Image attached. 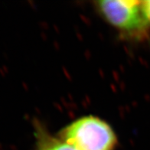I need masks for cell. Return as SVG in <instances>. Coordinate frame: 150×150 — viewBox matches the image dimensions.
<instances>
[{"instance_id":"obj_1","label":"cell","mask_w":150,"mask_h":150,"mask_svg":"<svg viewBox=\"0 0 150 150\" xmlns=\"http://www.w3.org/2000/svg\"><path fill=\"white\" fill-rule=\"evenodd\" d=\"M57 136L78 150H116L118 145V138L111 125L94 115L71 121Z\"/></svg>"},{"instance_id":"obj_4","label":"cell","mask_w":150,"mask_h":150,"mask_svg":"<svg viewBox=\"0 0 150 150\" xmlns=\"http://www.w3.org/2000/svg\"><path fill=\"white\" fill-rule=\"evenodd\" d=\"M140 6L145 21L150 27V0L141 1Z\"/></svg>"},{"instance_id":"obj_3","label":"cell","mask_w":150,"mask_h":150,"mask_svg":"<svg viewBox=\"0 0 150 150\" xmlns=\"http://www.w3.org/2000/svg\"><path fill=\"white\" fill-rule=\"evenodd\" d=\"M34 129L36 150H78L57 135H52L40 122L34 123Z\"/></svg>"},{"instance_id":"obj_2","label":"cell","mask_w":150,"mask_h":150,"mask_svg":"<svg viewBox=\"0 0 150 150\" xmlns=\"http://www.w3.org/2000/svg\"><path fill=\"white\" fill-rule=\"evenodd\" d=\"M141 1L100 0L93 2L96 12L108 25L126 38L139 39L147 35L150 27L141 11Z\"/></svg>"}]
</instances>
